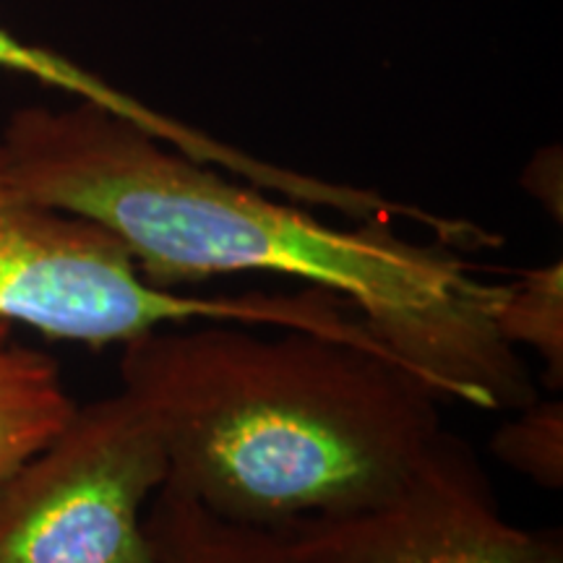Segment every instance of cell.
Returning a JSON list of instances; mask_svg holds the SVG:
<instances>
[{"label": "cell", "instance_id": "6", "mask_svg": "<svg viewBox=\"0 0 563 563\" xmlns=\"http://www.w3.org/2000/svg\"><path fill=\"white\" fill-rule=\"evenodd\" d=\"M0 68L13 70V74L32 76L47 87H55L66 95L76 97L79 102H91L97 108L112 112V115L123 118L146 131L162 144L173 146L175 152L186 154L203 165L217 167V170L230 173L232 178H241L253 186H272L277 180V167L272 162L253 157V154L238 150V146L224 144V141L209 136L194 125H186L165 112L150 108L136 97L125 95L118 87H112L91 70L76 66L74 60L63 58V55L45 51V47L26 45L0 30Z\"/></svg>", "mask_w": 563, "mask_h": 563}, {"label": "cell", "instance_id": "7", "mask_svg": "<svg viewBox=\"0 0 563 563\" xmlns=\"http://www.w3.org/2000/svg\"><path fill=\"white\" fill-rule=\"evenodd\" d=\"M76 410L53 355L0 319V475L45 446Z\"/></svg>", "mask_w": 563, "mask_h": 563}, {"label": "cell", "instance_id": "8", "mask_svg": "<svg viewBox=\"0 0 563 563\" xmlns=\"http://www.w3.org/2000/svg\"><path fill=\"white\" fill-rule=\"evenodd\" d=\"M157 563H300L279 530L238 525L170 488L146 509Z\"/></svg>", "mask_w": 563, "mask_h": 563}, {"label": "cell", "instance_id": "11", "mask_svg": "<svg viewBox=\"0 0 563 563\" xmlns=\"http://www.w3.org/2000/svg\"><path fill=\"white\" fill-rule=\"evenodd\" d=\"M5 170V157H3V146H0V173Z\"/></svg>", "mask_w": 563, "mask_h": 563}, {"label": "cell", "instance_id": "1", "mask_svg": "<svg viewBox=\"0 0 563 563\" xmlns=\"http://www.w3.org/2000/svg\"><path fill=\"white\" fill-rule=\"evenodd\" d=\"M0 146L24 199L102 224L154 285L300 279L347 302L441 402L514 412L540 397L496 327L509 279H485L454 245L405 241L386 220L334 228L91 102L21 108Z\"/></svg>", "mask_w": 563, "mask_h": 563}, {"label": "cell", "instance_id": "9", "mask_svg": "<svg viewBox=\"0 0 563 563\" xmlns=\"http://www.w3.org/2000/svg\"><path fill=\"white\" fill-rule=\"evenodd\" d=\"M496 327L519 352L530 347L543 363V384L563 386V264L519 272L506 282Z\"/></svg>", "mask_w": 563, "mask_h": 563}, {"label": "cell", "instance_id": "2", "mask_svg": "<svg viewBox=\"0 0 563 563\" xmlns=\"http://www.w3.org/2000/svg\"><path fill=\"white\" fill-rule=\"evenodd\" d=\"M118 371L165 488L264 530L386 501L443 433L441 399L397 357L302 329L159 327Z\"/></svg>", "mask_w": 563, "mask_h": 563}, {"label": "cell", "instance_id": "3", "mask_svg": "<svg viewBox=\"0 0 563 563\" xmlns=\"http://www.w3.org/2000/svg\"><path fill=\"white\" fill-rule=\"evenodd\" d=\"M0 319L87 347H123L159 327L228 321L386 352L347 302L319 287L201 298L154 285L110 230L24 199L9 170L0 173Z\"/></svg>", "mask_w": 563, "mask_h": 563}, {"label": "cell", "instance_id": "5", "mask_svg": "<svg viewBox=\"0 0 563 563\" xmlns=\"http://www.w3.org/2000/svg\"><path fill=\"white\" fill-rule=\"evenodd\" d=\"M279 532L300 563H563L559 532L506 522L473 449L446 431L386 501Z\"/></svg>", "mask_w": 563, "mask_h": 563}, {"label": "cell", "instance_id": "4", "mask_svg": "<svg viewBox=\"0 0 563 563\" xmlns=\"http://www.w3.org/2000/svg\"><path fill=\"white\" fill-rule=\"evenodd\" d=\"M165 477L157 433L129 394L76 405L0 475V563H157L146 509Z\"/></svg>", "mask_w": 563, "mask_h": 563}, {"label": "cell", "instance_id": "10", "mask_svg": "<svg viewBox=\"0 0 563 563\" xmlns=\"http://www.w3.org/2000/svg\"><path fill=\"white\" fill-rule=\"evenodd\" d=\"M490 454L548 490L563 485V402L534 399L490 435Z\"/></svg>", "mask_w": 563, "mask_h": 563}]
</instances>
